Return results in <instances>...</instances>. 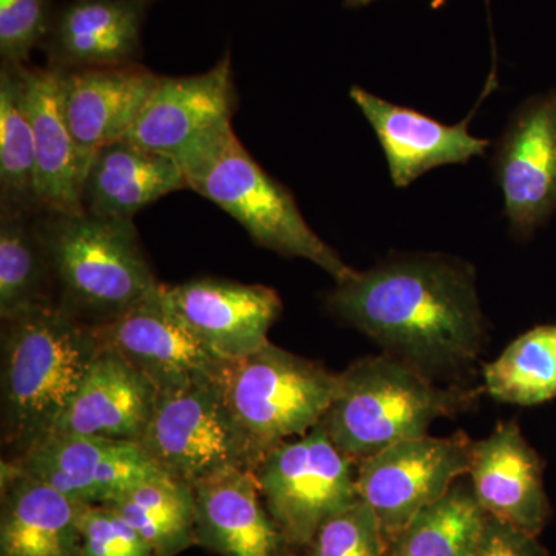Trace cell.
Wrapping results in <instances>:
<instances>
[{"label": "cell", "mask_w": 556, "mask_h": 556, "mask_svg": "<svg viewBox=\"0 0 556 556\" xmlns=\"http://www.w3.org/2000/svg\"><path fill=\"white\" fill-rule=\"evenodd\" d=\"M338 386L339 372L270 342L247 357L226 362L222 375L226 404L255 467L280 442L316 428Z\"/></svg>", "instance_id": "obj_6"}, {"label": "cell", "mask_w": 556, "mask_h": 556, "mask_svg": "<svg viewBox=\"0 0 556 556\" xmlns=\"http://www.w3.org/2000/svg\"><path fill=\"white\" fill-rule=\"evenodd\" d=\"M159 391L118 354L101 348L51 437L141 441Z\"/></svg>", "instance_id": "obj_21"}, {"label": "cell", "mask_w": 556, "mask_h": 556, "mask_svg": "<svg viewBox=\"0 0 556 556\" xmlns=\"http://www.w3.org/2000/svg\"><path fill=\"white\" fill-rule=\"evenodd\" d=\"M36 228L53 270L58 305L84 324H105L161 287L134 219L40 214Z\"/></svg>", "instance_id": "obj_5"}, {"label": "cell", "mask_w": 556, "mask_h": 556, "mask_svg": "<svg viewBox=\"0 0 556 556\" xmlns=\"http://www.w3.org/2000/svg\"><path fill=\"white\" fill-rule=\"evenodd\" d=\"M270 517L289 543L305 548L328 519L356 504V460L316 428L270 448L254 470Z\"/></svg>", "instance_id": "obj_8"}, {"label": "cell", "mask_w": 556, "mask_h": 556, "mask_svg": "<svg viewBox=\"0 0 556 556\" xmlns=\"http://www.w3.org/2000/svg\"><path fill=\"white\" fill-rule=\"evenodd\" d=\"M199 546L222 556H294L254 471L233 468L193 485Z\"/></svg>", "instance_id": "obj_18"}, {"label": "cell", "mask_w": 556, "mask_h": 556, "mask_svg": "<svg viewBox=\"0 0 556 556\" xmlns=\"http://www.w3.org/2000/svg\"><path fill=\"white\" fill-rule=\"evenodd\" d=\"M53 0H0V58L2 64H27L42 47L53 24Z\"/></svg>", "instance_id": "obj_30"}, {"label": "cell", "mask_w": 556, "mask_h": 556, "mask_svg": "<svg viewBox=\"0 0 556 556\" xmlns=\"http://www.w3.org/2000/svg\"><path fill=\"white\" fill-rule=\"evenodd\" d=\"M473 441L464 431L453 437H420L357 460L358 497L371 507L388 544L413 518L468 475Z\"/></svg>", "instance_id": "obj_9"}, {"label": "cell", "mask_w": 556, "mask_h": 556, "mask_svg": "<svg viewBox=\"0 0 556 556\" xmlns=\"http://www.w3.org/2000/svg\"><path fill=\"white\" fill-rule=\"evenodd\" d=\"M49 255L36 217L0 215V318L56 305Z\"/></svg>", "instance_id": "obj_26"}, {"label": "cell", "mask_w": 556, "mask_h": 556, "mask_svg": "<svg viewBox=\"0 0 556 556\" xmlns=\"http://www.w3.org/2000/svg\"><path fill=\"white\" fill-rule=\"evenodd\" d=\"M511 233L527 240L556 212V90L522 102L492 156Z\"/></svg>", "instance_id": "obj_10"}, {"label": "cell", "mask_w": 556, "mask_h": 556, "mask_svg": "<svg viewBox=\"0 0 556 556\" xmlns=\"http://www.w3.org/2000/svg\"><path fill=\"white\" fill-rule=\"evenodd\" d=\"M188 189L177 161L121 139L94 155L83 186L84 212L94 217L134 219L142 208Z\"/></svg>", "instance_id": "obj_23"}, {"label": "cell", "mask_w": 556, "mask_h": 556, "mask_svg": "<svg viewBox=\"0 0 556 556\" xmlns=\"http://www.w3.org/2000/svg\"><path fill=\"white\" fill-rule=\"evenodd\" d=\"M150 0H68L42 43L50 67H119L137 62Z\"/></svg>", "instance_id": "obj_19"}, {"label": "cell", "mask_w": 556, "mask_h": 556, "mask_svg": "<svg viewBox=\"0 0 556 556\" xmlns=\"http://www.w3.org/2000/svg\"><path fill=\"white\" fill-rule=\"evenodd\" d=\"M172 311L207 350L223 361H239L269 343V331L283 311L280 295L265 285L226 278H193L167 287Z\"/></svg>", "instance_id": "obj_13"}, {"label": "cell", "mask_w": 556, "mask_h": 556, "mask_svg": "<svg viewBox=\"0 0 556 556\" xmlns=\"http://www.w3.org/2000/svg\"><path fill=\"white\" fill-rule=\"evenodd\" d=\"M0 215L38 217L36 152L21 65L0 70Z\"/></svg>", "instance_id": "obj_24"}, {"label": "cell", "mask_w": 556, "mask_h": 556, "mask_svg": "<svg viewBox=\"0 0 556 556\" xmlns=\"http://www.w3.org/2000/svg\"><path fill=\"white\" fill-rule=\"evenodd\" d=\"M484 388L441 387L419 369L390 356H367L339 372L338 393L320 426L353 460L426 437L438 419L468 412Z\"/></svg>", "instance_id": "obj_4"}, {"label": "cell", "mask_w": 556, "mask_h": 556, "mask_svg": "<svg viewBox=\"0 0 556 556\" xmlns=\"http://www.w3.org/2000/svg\"><path fill=\"white\" fill-rule=\"evenodd\" d=\"M83 556H155L148 541L105 504H80Z\"/></svg>", "instance_id": "obj_31"}, {"label": "cell", "mask_w": 556, "mask_h": 556, "mask_svg": "<svg viewBox=\"0 0 556 556\" xmlns=\"http://www.w3.org/2000/svg\"><path fill=\"white\" fill-rule=\"evenodd\" d=\"M303 551V556H387L388 541L375 511L358 500L328 519Z\"/></svg>", "instance_id": "obj_29"}, {"label": "cell", "mask_w": 556, "mask_h": 556, "mask_svg": "<svg viewBox=\"0 0 556 556\" xmlns=\"http://www.w3.org/2000/svg\"><path fill=\"white\" fill-rule=\"evenodd\" d=\"M21 73L35 137L40 214H79L86 172L65 116L64 72L24 64Z\"/></svg>", "instance_id": "obj_20"}, {"label": "cell", "mask_w": 556, "mask_h": 556, "mask_svg": "<svg viewBox=\"0 0 556 556\" xmlns=\"http://www.w3.org/2000/svg\"><path fill=\"white\" fill-rule=\"evenodd\" d=\"M236 98L228 51L199 75L161 76L126 139L175 160L204 135L232 124Z\"/></svg>", "instance_id": "obj_14"}, {"label": "cell", "mask_w": 556, "mask_h": 556, "mask_svg": "<svg viewBox=\"0 0 556 556\" xmlns=\"http://www.w3.org/2000/svg\"><path fill=\"white\" fill-rule=\"evenodd\" d=\"M471 556H548V554L543 544L538 541V536L489 517Z\"/></svg>", "instance_id": "obj_32"}, {"label": "cell", "mask_w": 556, "mask_h": 556, "mask_svg": "<svg viewBox=\"0 0 556 556\" xmlns=\"http://www.w3.org/2000/svg\"><path fill=\"white\" fill-rule=\"evenodd\" d=\"M100 350L91 325L58 303L2 321L3 459L53 433Z\"/></svg>", "instance_id": "obj_2"}, {"label": "cell", "mask_w": 556, "mask_h": 556, "mask_svg": "<svg viewBox=\"0 0 556 556\" xmlns=\"http://www.w3.org/2000/svg\"><path fill=\"white\" fill-rule=\"evenodd\" d=\"M350 97L376 131L391 181L399 189L408 188L437 167L467 164L475 156L485 155L490 148L489 139L475 137L468 130L475 110L467 119L450 126L358 86L351 87Z\"/></svg>", "instance_id": "obj_16"}, {"label": "cell", "mask_w": 556, "mask_h": 556, "mask_svg": "<svg viewBox=\"0 0 556 556\" xmlns=\"http://www.w3.org/2000/svg\"><path fill=\"white\" fill-rule=\"evenodd\" d=\"M91 328L101 348L123 357L156 391L219 378L228 362L215 356L179 320L164 299L163 283L134 308Z\"/></svg>", "instance_id": "obj_11"}, {"label": "cell", "mask_w": 556, "mask_h": 556, "mask_svg": "<svg viewBox=\"0 0 556 556\" xmlns=\"http://www.w3.org/2000/svg\"><path fill=\"white\" fill-rule=\"evenodd\" d=\"M150 2H152V0H150Z\"/></svg>", "instance_id": "obj_34"}, {"label": "cell", "mask_w": 556, "mask_h": 556, "mask_svg": "<svg viewBox=\"0 0 556 556\" xmlns=\"http://www.w3.org/2000/svg\"><path fill=\"white\" fill-rule=\"evenodd\" d=\"M376 2V0H345L346 9H362V7H367L369 3Z\"/></svg>", "instance_id": "obj_33"}, {"label": "cell", "mask_w": 556, "mask_h": 556, "mask_svg": "<svg viewBox=\"0 0 556 556\" xmlns=\"http://www.w3.org/2000/svg\"><path fill=\"white\" fill-rule=\"evenodd\" d=\"M0 556H83L80 504L2 459Z\"/></svg>", "instance_id": "obj_22"}, {"label": "cell", "mask_w": 556, "mask_h": 556, "mask_svg": "<svg viewBox=\"0 0 556 556\" xmlns=\"http://www.w3.org/2000/svg\"><path fill=\"white\" fill-rule=\"evenodd\" d=\"M486 518L471 485L455 484L404 527L387 556H471Z\"/></svg>", "instance_id": "obj_27"}, {"label": "cell", "mask_w": 556, "mask_h": 556, "mask_svg": "<svg viewBox=\"0 0 556 556\" xmlns=\"http://www.w3.org/2000/svg\"><path fill=\"white\" fill-rule=\"evenodd\" d=\"M482 375L484 393L504 404L533 407L556 397V324L519 336Z\"/></svg>", "instance_id": "obj_28"}, {"label": "cell", "mask_w": 556, "mask_h": 556, "mask_svg": "<svg viewBox=\"0 0 556 556\" xmlns=\"http://www.w3.org/2000/svg\"><path fill=\"white\" fill-rule=\"evenodd\" d=\"M105 506L135 527L155 556H178L199 546L195 490L186 482L149 479Z\"/></svg>", "instance_id": "obj_25"}, {"label": "cell", "mask_w": 556, "mask_h": 556, "mask_svg": "<svg viewBox=\"0 0 556 556\" xmlns=\"http://www.w3.org/2000/svg\"><path fill=\"white\" fill-rule=\"evenodd\" d=\"M138 444L164 475L192 486L233 468H255L226 404L222 376L159 391Z\"/></svg>", "instance_id": "obj_7"}, {"label": "cell", "mask_w": 556, "mask_h": 556, "mask_svg": "<svg viewBox=\"0 0 556 556\" xmlns=\"http://www.w3.org/2000/svg\"><path fill=\"white\" fill-rule=\"evenodd\" d=\"M11 463L78 504H108L141 482L167 477L138 442L61 434Z\"/></svg>", "instance_id": "obj_12"}, {"label": "cell", "mask_w": 556, "mask_h": 556, "mask_svg": "<svg viewBox=\"0 0 556 556\" xmlns=\"http://www.w3.org/2000/svg\"><path fill=\"white\" fill-rule=\"evenodd\" d=\"M175 161L188 189L217 204L258 247L281 257L308 260L336 285L356 274L311 229L291 190L249 155L232 124L204 135Z\"/></svg>", "instance_id": "obj_3"}, {"label": "cell", "mask_w": 556, "mask_h": 556, "mask_svg": "<svg viewBox=\"0 0 556 556\" xmlns=\"http://www.w3.org/2000/svg\"><path fill=\"white\" fill-rule=\"evenodd\" d=\"M62 72L65 116L87 175L102 148L127 138L161 76L137 62Z\"/></svg>", "instance_id": "obj_17"}, {"label": "cell", "mask_w": 556, "mask_h": 556, "mask_svg": "<svg viewBox=\"0 0 556 556\" xmlns=\"http://www.w3.org/2000/svg\"><path fill=\"white\" fill-rule=\"evenodd\" d=\"M470 485L490 518L540 536L551 518L544 464L517 420L497 424L471 445Z\"/></svg>", "instance_id": "obj_15"}, {"label": "cell", "mask_w": 556, "mask_h": 556, "mask_svg": "<svg viewBox=\"0 0 556 556\" xmlns=\"http://www.w3.org/2000/svg\"><path fill=\"white\" fill-rule=\"evenodd\" d=\"M327 308L434 380L467 372L489 339L477 270L452 255H393L356 270L329 292Z\"/></svg>", "instance_id": "obj_1"}]
</instances>
